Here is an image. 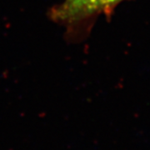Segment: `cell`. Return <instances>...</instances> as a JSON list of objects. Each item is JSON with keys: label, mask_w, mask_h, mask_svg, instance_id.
<instances>
[{"label": "cell", "mask_w": 150, "mask_h": 150, "mask_svg": "<svg viewBox=\"0 0 150 150\" xmlns=\"http://www.w3.org/2000/svg\"><path fill=\"white\" fill-rule=\"evenodd\" d=\"M124 0H64L53 7L49 17L53 21L67 27L68 31L89 24L101 13L110 14L113 8Z\"/></svg>", "instance_id": "cell-1"}]
</instances>
